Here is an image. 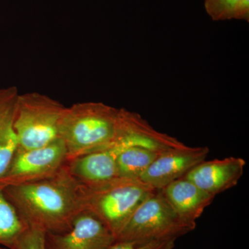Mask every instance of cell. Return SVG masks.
<instances>
[{"label": "cell", "instance_id": "obj_10", "mask_svg": "<svg viewBox=\"0 0 249 249\" xmlns=\"http://www.w3.org/2000/svg\"><path fill=\"white\" fill-rule=\"evenodd\" d=\"M129 147L124 144L76 157L67 161L69 172L81 186L93 187L119 178L116 166L118 157Z\"/></svg>", "mask_w": 249, "mask_h": 249}, {"label": "cell", "instance_id": "obj_2", "mask_svg": "<svg viewBox=\"0 0 249 249\" xmlns=\"http://www.w3.org/2000/svg\"><path fill=\"white\" fill-rule=\"evenodd\" d=\"M2 190L26 227L46 232H68L84 211L82 186L66 164L51 178Z\"/></svg>", "mask_w": 249, "mask_h": 249}, {"label": "cell", "instance_id": "obj_3", "mask_svg": "<svg viewBox=\"0 0 249 249\" xmlns=\"http://www.w3.org/2000/svg\"><path fill=\"white\" fill-rule=\"evenodd\" d=\"M83 190L84 211L92 214L114 237L121 231L135 210L157 190L137 178H118Z\"/></svg>", "mask_w": 249, "mask_h": 249}, {"label": "cell", "instance_id": "obj_12", "mask_svg": "<svg viewBox=\"0 0 249 249\" xmlns=\"http://www.w3.org/2000/svg\"><path fill=\"white\" fill-rule=\"evenodd\" d=\"M19 95L16 87L0 89V177L18 147L14 121Z\"/></svg>", "mask_w": 249, "mask_h": 249}, {"label": "cell", "instance_id": "obj_8", "mask_svg": "<svg viewBox=\"0 0 249 249\" xmlns=\"http://www.w3.org/2000/svg\"><path fill=\"white\" fill-rule=\"evenodd\" d=\"M115 242L114 235L92 214L83 211L65 233H45V249H106Z\"/></svg>", "mask_w": 249, "mask_h": 249}, {"label": "cell", "instance_id": "obj_5", "mask_svg": "<svg viewBox=\"0 0 249 249\" xmlns=\"http://www.w3.org/2000/svg\"><path fill=\"white\" fill-rule=\"evenodd\" d=\"M65 108L59 101L42 93L19 94L14 121L18 148H37L60 139V122Z\"/></svg>", "mask_w": 249, "mask_h": 249}, {"label": "cell", "instance_id": "obj_14", "mask_svg": "<svg viewBox=\"0 0 249 249\" xmlns=\"http://www.w3.org/2000/svg\"><path fill=\"white\" fill-rule=\"evenodd\" d=\"M27 228L0 188V245L10 249Z\"/></svg>", "mask_w": 249, "mask_h": 249}, {"label": "cell", "instance_id": "obj_17", "mask_svg": "<svg viewBox=\"0 0 249 249\" xmlns=\"http://www.w3.org/2000/svg\"><path fill=\"white\" fill-rule=\"evenodd\" d=\"M175 241H155L147 243L114 242L106 249H173Z\"/></svg>", "mask_w": 249, "mask_h": 249}, {"label": "cell", "instance_id": "obj_18", "mask_svg": "<svg viewBox=\"0 0 249 249\" xmlns=\"http://www.w3.org/2000/svg\"><path fill=\"white\" fill-rule=\"evenodd\" d=\"M0 249H9L6 248V247H3V246L0 245Z\"/></svg>", "mask_w": 249, "mask_h": 249}, {"label": "cell", "instance_id": "obj_15", "mask_svg": "<svg viewBox=\"0 0 249 249\" xmlns=\"http://www.w3.org/2000/svg\"><path fill=\"white\" fill-rule=\"evenodd\" d=\"M204 8L213 21L249 22V0H204Z\"/></svg>", "mask_w": 249, "mask_h": 249}, {"label": "cell", "instance_id": "obj_11", "mask_svg": "<svg viewBox=\"0 0 249 249\" xmlns=\"http://www.w3.org/2000/svg\"><path fill=\"white\" fill-rule=\"evenodd\" d=\"M162 191L178 217L193 229L196 228V220L215 197L186 178L173 181Z\"/></svg>", "mask_w": 249, "mask_h": 249}, {"label": "cell", "instance_id": "obj_16", "mask_svg": "<svg viewBox=\"0 0 249 249\" xmlns=\"http://www.w3.org/2000/svg\"><path fill=\"white\" fill-rule=\"evenodd\" d=\"M45 233L41 229L27 227L10 249H45Z\"/></svg>", "mask_w": 249, "mask_h": 249}, {"label": "cell", "instance_id": "obj_9", "mask_svg": "<svg viewBox=\"0 0 249 249\" xmlns=\"http://www.w3.org/2000/svg\"><path fill=\"white\" fill-rule=\"evenodd\" d=\"M246 164V160L240 157L205 160L184 178L203 191L216 196L237 186L243 175Z\"/></svg>", "mask_w": 249, "mask_h": 249}, {"label": "cell", "instance_id": "obj_6", "mask_svg": "<svg viewBox=\"0 0 249 249\" xmlns=\"http://www.w3.org/2000/svg\"><path fill=\"white\" fill-rule=\"evenodd\" d=\"M67 161L66 147L60 139L37 148H18L0 177V188L51 178L58 173Z\"/></svg>", "mask_w": 249, "mask_h": 249}, {"label": "cell", "instance_id": "obj_7", "mask_svg": "<svg viewBox=\"0 0 249 249\" xmlns=\"http://www.w3.org/2000/svg\"><path fill=\"white\" fill-rule=\"evenodd\" d=\"M209 152L208 147L188 145L163 152L139 180L153 189H163L173 181L184 178L196 165L206 160Z\"/></svg>", "mask_w": 249, "mask_h": 249}, {"label": "cell", "instance_id": "obj_4", "mask_svg": "<svg viewBox=\"0 0 249 249\" xmlns=\"http://www.w3.org/2000/svg\"><path fill=\"white\" fill-rule=\"evenodd\" d=\"M194 229L178 217L162 190H157L139 205L115 242L176 241Z\"/></svg>", "mask_w": 249, "mask_h": 249}, {"label": "cell", "instance_id": "obj_13", "mask_svg": "<svg viewBox=\"0 0 249 249\" xmlns=\"http://www.w3.org/2000/svg\"><path fill=\"white\" fill-rule=\"evenodd\" d=\"M163 152L140 146H129L121 151L116 160L119 178L139 179L142 173Z\"/></svg>", "mask_w": 249, "mask_h": 249}, {"label": "cell", "instance_id": "obj_1", "mask_svg": "<svg viewBox=\"0 0 249 249\" xmlns=\"http://www.w3.org/2000/svg\"><path fill=\"white\" fill-rule=\"evenodd\" d=\"M160 134L137 113L87 102L65 108L59 137L69 160L121 144L145 147Z\"/></svg>", "mask_w": 249, "mask_h": 249}]
</instances>
